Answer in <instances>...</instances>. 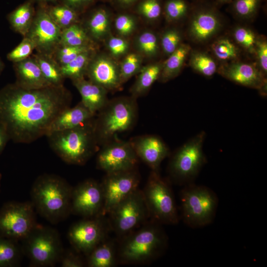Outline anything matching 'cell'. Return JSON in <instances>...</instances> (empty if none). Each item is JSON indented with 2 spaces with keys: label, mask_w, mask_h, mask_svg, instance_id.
Listing matches in <instances>:
<instances>
[{
  "label": "cell",
  "mask_w": 267,
  "mask_h": 267,
  "mask_svg": "<svg viewBox=\"0 0 267 267\" xmlns=\"http://www.w3.org/2000/svg\"><path fill=\"white\" fill-rule=\"evenodd\" d=\"M71 100L63 86L28 89L16 83L7 85L0 90V125L13 142L31 143L47 135Z\"/></svg>",
  "instance_id": "obj_1"
},
{
  "label": "cell",
  "mask_w": 267,
  "mask_h": 267,
  "mask_svg": "<svg viewBox=\"0 0 267 267\" xmlns=\"http://www.w3.org/2000/svg\"><path fill=\"white\" fill-rule=\"evenodd\" d=\"M161 225L149 220L118 240V264H146L160 257L168 245V237Z\"/></svg>",
  "instance_id": "obj_2"
},
{
  "label": "cell",
  "mask_w": 267,
  "mask_h": 267,
  "mask_svg": "<svg viewBox=\"0 0 267 267\" xmlns=\"http://www.w3.org/2000/svg\"><path fill=\"white\" fill-rule=\"evenodd\" d=\"M72 189L59 176L41 175L32 185L31 202L39 215L49 222L57 223L71 214Z\"/></svg>",
  "instance_id": "obj_3"
},
{
  "label": "cell",
  "mask_w": 267,
  "mask_h": 267,
  "mask_svg": "<svg viewBox=\"0 0 267 267\" xmlns=\"http://www.w3.org/2000/svg\"><path fill=\"white\" fill-rule=\"evenodd\" d=\"M94 119L77 127L53 132L46 136L51 149L65 162L83 165L98 151Z\"/></svg>",
  "instance_id": "obj_4"
},
{
  "label": "cell",
  "mask_w": 267,
  "mask_h": 267,
  "mask_svg": "<svg viewBox=\"0 0 267 267\" xmlns=\"http://www.w3.org/2000/svg\"><path fill=\"white\" fill-rule=\"evenodd\" d=\"M135 98L122 97L108 100L94 119V130L99 145L117 138L119 134L131 130L138 115Z\"/></svg>",
  "instance_id": "obj_5"
},
{
  "label": "cell",
  "mask_w": 267,
  "mask_h": 267,
  "mask_svg": "<svg viewBox=\"0 0 267 267\" xmlns=\"http://www.w3.org/2000/svg\"><path fill=\"white\" fill-rule=\"evenodd\" d=\"M181 217L192 228L210 224L214 220L218 198L210 188L193 183L184 185L180 193Z\"/></svg>",
  "instance_id": "obj_6"
},
{
  "label": "cell",
  "mask_w": 267,
  "mask_h": 267,
  "mask_svg": "<svg viewBox=\"0 0 267 267\" xmlns=\"http://www.w3.org/2000/svg\"><path fill=\"white\" fill-rule=\"evenodd\" d=\"M150 220L161 224H177L179 216L175 197L169 182L159 173L151 171L142 190Z\"/></svg>",
  "instance_id": "obj_7"
},
{
  "label": "cell",
  "mask_w": 267,
  "mask_h": 267,
  "mask_svg": "<svg viewBox=\"0 0 267 267\" xmlns=\"http://www.w3.org/2000/svg\"><path fill=\"white\" fill-rule=\"evenodd\" d=\"M206 134L204 132L180 146L172 156L168 172L174 183L186 185L193 183L206 162L203 145Z\"/></svg>",
  "instance_id": "obj_8"
},
{
  "label": "cell",
  "mask_w": 267,
  "mask_h": 267,
  "mask_svg": "<svg viewBox=\"0 0 267 267\" xmlns=\"http://www.w3.org/2000/svg\"><path fill=\"white\" fill-rule=\"evenodd\" d=\"M22 241L23 253L33 267L54 266L64 251L58 231L50 227L38 224Z\"/></svg>",
  "instance_id": "obj_9"
},
{
  "label": "cell",
  "mask_w": 267,
  "mask_h": 267,
  "mask_svg": "<svg viewBox=\"0 0 267 267\" xmlns=\"http://www.w3.org/2000/svg\"><path fill=\"white\" fill-rule=\"evenodd\" d=\"M111 230L118 240L137 229L150 220L142 190L138 188L108 214Z\"/></svg>",
  "instance_id": "obj_10"
},
{
  "label": "cell",
  "mask_w": 267,
  "mask_h": 267,
  "mask_svg": "<svg viewBox=\"0 0 267 267\" xmlns=\"http://www.w3.org/2000/svg\"><path fill=\"white\" fill-rule=\"evenodd\" d=\"M37 224L31 202H8L0 210V237L22 241Z\"/></svg>",
  "instance_id": "obj_11"
},
{
  "label": "cell",
  "mask_w": 267,
  "mask_h": 267,
  "mask_svg": "<svg viewBox=\"0 0 267 267\" xmlns=\"http://www.w3.org/2000/svg\"><path fill=\"white\" fill-rule=\"evenodd\" d=\"M110 230L108 219L106 216H98L75 223L69 230L68 237L75 251L87 256L108 237Z\"/></svg>",
  "instance_id": "obj_12"
},
{
  "label": "cell",
  "mask_w": 267,
  "mask_h": 267,
  "mask_svg": "<svg viewBox=\"0 0 267 267\" xmlns=\"http://www.w3.org/2000/svg\"><path fill=\"white\" fill-rule=\"evenodd\" d=\"M140 176L137 168L106 173L101 182L104 195L101 216H106L122 201L137 189Z\"/></svg>",
  "instance_id": "obj_13"
},
{
  "label": "cell",
  "mask_w": 267,
  "mask_h": 267,
  "mask_svg": "<svg viewBox=\"0 0 267 267\" xmlns=\"http://www.w3.org/2000/svg\"><path fill=\"white\" fill-rule=\"evenodd\" d=\"M102 146L96 157L97 169L109 173L137 168L139 159L130 141L117 138Z\"/></svg>",
  "instance_id": "obj_14"
},
{
  "label": "cell",
  "mask_w": 267,
  "mask_h": 267,
  "mask_svg": "<svg viewBox=\"0 0 267 267\" xmlns=\"http://www.w3.org/2000/svg\"><path fill=\"white\" fill-rule=\"evenodd\" d=\"M62 30L53 20L47 10L39 9L25 37L34 43L38 53L52 56L60 46Z\"/></svg>",
  "instance_id": "obj_15"
},
{
  "label": "cell",
  "mask_w": 267,
  "mask_h": 267,
  "mask_svg": "<svg viewBox=\"0 0 267 267\" xmlns=\"http://www.w3.org/2000/svg\"><path fill=\"white\" fill-rule=\"evenodd\" d=\"M104 195L101 182L89 179L73 187L71 214L84 218L101 216Z\"/></svg>",
  "instance_id": "obj_16"
},
{
  "label": "cell",
  "mask_w": 267,
  "mask_h": 267,
  "mask_svg": "<svg viewBox=\"0 0 267 267\" xmlns=\"http://www.w3.org/2000/svg\"><path fill=\"white\" fill-rule=\"evenodd\" d=\"M139 159L144 162L151 171L159 173L163 160L169 155V149L159 137L143 135L129 141Z\"/></svg>",
  "instance_id": "obj_17"
},
{
  "label": "cell",
  "mask_w": 267,
  "mask_h": 267,
  "mask_svg": "<svg viewBox=\"0 0 267 267\" xmlns=\"http://www.w3.org/2000/svg\"><path fill=\"white\" fill-rule=\"evenodd\" d=\"M90 81L108 90H117L123 84L119 66L110 58L104 55L93 56L86 73Z\"/></svg>",
  "instance_id": "obj_18"
},
{
  "label": "cell",
  "mask_w": 267,
  "mask_h": 267,
  "mask_svg": "<svg viewBox=\"0 0 267 267\" xmlns=\"http://www.w3.org/2000/svg\"><path fill=\"white\" fill-rule=\"evenodd\" d=\"M224 78L241 85L262 90L265 88V75L255 65L245 63L226 64L219 70Z\"/></svg>",
  "instance_id": "obj_19"
},
{
  "label": "cell",
  "mask_w": 267,
  "mask_h": 267,
  "mask_svg": "<svg viewBox=\"0 0 267 267\" xmlns=\"http://www.w3.org/2000/svg\"><path fill=\"white\" fill-rule=\"evenodd\" d=\"M193 12L190 32L196 41H204L213 36L220 27V20L216 9L200 4Z\"/></svg>",
  "instance_id": "obj_20"
},
{
  "label": "cell",
  "mask_w": 267,
  "mask_h": 267,
  "mask_svg": "<svg viewBox=\"0 0 267 267\" xmlns=\"http://www.w3.org/2000/svg\"><path fill=\"white\" fill-rule=\"evenodd\" d=\"M13 63L16 77L15 83L20 87L34 89L52 86L44 78L34 56Z\"/></svg>",
  "instance_id": "obj_21"
},
{
  "label": "cell",
  "mask_w": 267,
  "mask_h": 267,
  "mask_svg": "<svg viewBox=\"0 0 267 267\" xmlns=\"http://www.w3.org/2000/svg\"><path fill=\"white\" fill-rule=\"evenodd\" d=\"M72 81L81 96V102L93 114L95 115L108 102V91L104 88L85 78Z\"/></svg>",
  "instance_id": "obj_22"
},
{
  "label": "cell",
  "mask_w": 267,
  "mask_h": 267,
  "mask_svg": "<svg viewBox=\"0 0 267 267\" xmlns=\"http://www.w3.org/2000/svg\"><path fill=\"white\" fill-rule=\"evenodd\" d=\"M95 115L81 101L75 106L69 107L60 113L51 123L46 135L87 123L92 120Z\"/></svg>",
  "instance_id": "obj_23"
},
{
  "label": "cell",
  "mask_w": 267,
  "mask_h": 267,
  "mask_svg": "<svg viewBox=\"0 0 267 267\" xmlns=\"http://www.w3.org/2000/svg\"><path fill=\"white\" fill-rule=\"evenodd\" d=\"M116 242L108 237L100 243L87 256V265L89 267H113L118 265Z\"/></svg>",
  "instance_id": "obj_24"
},
{
  "label": "cell",
  "mask_w": 267,
  "mask_h": 267,
  "mask_svg": "<svg viewBox=\"0 0 267 267\" xmlns=\"http://www.w3.org/2000/svg\"><path fill=\"white\" fill-rule=\"evenodd\" d=\"M35 14L33 1L29 0L11 12L7 19L12 29L25 37L31 27Z\"/></svg>",
  "instance_id": "obj_25"
},
{
  "label": "cell",
  "mask_w": 267,
  "mask_h": 267,
  "mask_svg": "<svg viewBox=\"0 0 267 267\" xmlns=\"http://www.w3.org/2000/svg\"><path fill=\"white\" fill-rule=\"evenodd\" d=\"M188 45L180 44L170 55L169 57L162 65L159 79L166 82L176 77L180 72L184 61L190 51Z\"/></svg>",
  "instance_id": "obj_26"
},
{
  "label": "cell",
  "mask_w": 267,
  "mask_h": 267,
  "mask_svg": "<svg viewBox=\"0 0 267 267\" xmlns=\"http://www.w3.org/2000/svg\"><path fill=\"white\" fill-rule=\"evenodd\" d=\"M162 65L154 63L140 70L138 76L131 89L132 96L135 98L145 94L159 79Z\"/></svg>",
  "instance_id": "obj_27"
},
{
  "label": "cell",
  "mask_w": 267,
  "mask_h": 267,
  "mask_svg": "<svg viewBox=\"0 0 267 267\" xmlns=\"http://www.w3.org/2000/svg\"><path fill=\"white\" fill-rule=\"evenodd\" d=\"M93 49H90L79 55L67 64L60 66L61 73L64 78L72 81L84 78L89 64L93 58Z\"/></svg>",
  "instance_id": "obj_28"
},
{
  "label": "cell",
  "mask_w": 267,
  "mask_h": 267,
  "mask_svg": "<svg viewBox=\"0 0 267 267\" xmlns=\"http://www.w3.org/2000/svg\"><path fill=\"white\" fill-rule=\"evenodd\" d=\"M44 78L51 86H63V77L60 68L52 56L41 54L34 55Z\"/></svg>",
  "instance_id": "obj_29"
},
{
  "label": "cell",
  "mask_w": 267,
  "mask_h": 267,
  "mask_svg": "<svg viewBox=\"0 0 267 267\" xmlns=\"http://www.w3.org/2000/svg\"><path fill=\"white\" fill-rule=\"evenodd\" d=\"M22 253L18 241L0 237V267L18 266Z\"/></svg>",
  "instance_id": "obj_30"
},
{
  "label": "cell",
  "mask_w": 267,
  "mask_h": 267,
  "mask_svg": "<svg viewBox=\"0 0 267 267\" xmlns=\"http://www.w3.org/2000/svg\"><path fill=\"white\" fill-rule=\"evenodd\" d=\"M89 38L86 30L75 23L61 31L60 46H85L89 44Z\"/></svg>",
  "instance_id": "obj_31"
},
{
  "label": "cell",
  "mask_w": 267,
  "mask_h": 267,
  "mask_svg": "<svg viewBox=\"0 0 267 267\" xmlns=\"http://www.w3.org/2000/svg\"><path fill=\"white\" fill-rule=\"evenodd\" d=\"M88 29L91 36L99 40L107 34L109 28V17L107 11L103 8L96 10L88 21Z\"/></svg>",
  "instance_id": "obj_32"
},
{
  "label": "cell",
  "mask_w": 267,
  "mask_h": 267,
  "mask_svg": "<svg viewBox=\"0 0 267 267\" xmlns=\"http://www.w3.org/2000/svg\"><path fill=\"white\" fill-rule=\"evenodd\" d=\"M47 11L53 20L62 30L76 23V11L65 4L53 6Z\"/></svg>",
  "instance_id": "obj_33"
},
{
  "label": "cell",
  "mask_w": 267,
  "mask_h": 267,
  "mask_svg": "<svg viewBox=\"0 0 267 267\" xmlns=\"http://www.w3.org/2000/svg\"><path fill=\"white\" fill-rule=\"evenodd\" d=\"M190 65L197 72L207 77L213 76L217 70L215 61L202 53L197 52L192 54Z\"/></svg>",
  "instance_id": "obj_34"
},
{
  "label": "cell",
  "mask_w": 267,
  "mask_h": 267,
  "mask_svg": "<svg viewBox=\"0 0 267 267\" xmlns=\"http://www.w3.org/2000/svg\"><path fill=\"white\" fill-rule=\"evenodd\" d=\"M91 48L90 45L59 46L53 53L54 59L61 66L67 64L80 54Z\"/></svg>",
  "instance_id": "obj_35"
},
{
  "label": "cell",
  "mask_w": 267,
  "mask_h": 267,
  "mask_svg": "<svg viewBox=\"0 0 267 267\" xmlns=\"http://www.w3.org/2000/svg\"><path fill=\"white\" fill-rule=\"evenodd\" d=\"M140 57L135 53L127 55L119 66L120 74L122 83L139 72L141 69Z\"/></svg>",
  "instance_id": "obj_36"
},
{
  "label": "cell",
  "mask_w": 267,
  "mask_h": 267,
  "mask_svg": "<svg viewBox=\"0 0 267 267\" xmlns=\"http://www.w3.org/2000/svg\"><path fill=\"white\" fill-rule=\"evenodd\" d=\"M212 49L215 56L221 60L235 59L238 54V48L227 39H222L216 41L212 44Z\"/></svg>",
  "instance_id": "obj_37"
},
{
  "label": "cell",
  "mask_w": 267,
  "mask_h": 267,
  "mask_svg": "<svg viewBox=\"0 0 267 267\" xmlns=\"http://www.w3.org/2000/svg\"><path fill=\"white\" fill-rule=\"evenodd\" d=\"M262 0H233L231 2L233 12L242 18L253 16L258 10Z\"/></svg>",
  "instance_id": "obj_38"
},
{
  "label": "cell",
  "mask_w": 267,
  "mask_h": 267,
  "mask_svg": "<svg viewBox=\"0 0 267 267\" xmlns=\"http://www.w3.org/2000/svg\"><path fill=\"white\" fill-rule=\"evenodd\" d=\"M35 48L34 42L25 37L21 42L7 54V58L13 63L22 61L29 57Z\"/></svg>",
  "instance_id": "obj_39"
},
{
  "label": "cell",
  "mask_w": 267,
  "mask_h": 267,
  "mask_svg": "<svg viewBox=\"0 0 267 267\" xmlns=\"http://www.w3.org/2000/svg\"><path fill=\"white\" fill-rule=\"evenodd\" d=\"M189 10V5L185 0H168L164 6L167 18L176 20L185 16Z\"/></svg>",
  "instance_id": "obj_40"
},
{
  "label": "cell",
  "mask_w": 267,
  "mask_h": 267,
  "mask_svg": "<svg viewBox=\"0 0 267 267\" xmlns=\"http://www.w3.org/2000/svg\"><path fill=\"white\" fill-rule=\"evenodd\" d=\"M137 45L139 49L147 56L155 55L158 50L157 37L150 32H145L139 36Z\"/></svg>",
  "instance_id": "obj_41"
},
{
  "label": "cell",
  "mask_w": 267,
  "mask_h": 267,
  "mask_svg": "<svg viewBox=\"0 0 267 267\" xmlns=\"http://www.w3.org/2000/svg\"><path fill=\"white\" fill-rule=\"evenodd\" d=\"M234 37L238 44L249 51L255 50L257 40L251 30L244 27L237 28L234 32Z\"/></svg>",
  "instance_id": "obj_42"
},
{
  "label": "cell",
  "mask_w": 267,
  "mask_h": 267,
  "mask_svg": "<svg viewBox=\"0 0 267 267\" xmlns=\"http://www.w3.org/2000/svg\"><path fill=\"white\" fill-rule=\"evenodd\" d=\"M141 14L147 19L154 20L158 18L162 12L160 0H144L138 6Z\"/></svg>",
  "instance_id": "obj_43"
},
{
  "label": "cell",
  "mask_w": 267,
  "mask_h": 267,
  "mask_svg": "<svg viewBox=\"0 0 267 267\" xmlns=\"http://www.w3.org/2000/svg\"><path fill=\"white\" fill-rule=\"evenodd\" d=\"M180 36L176 30H169L163 35L161 40L162 48L167 54L170 55L179 46Z\"/></svg>",
  "instance_id": "obj_44"
},
{
  "label": "cell",
  "mask_w": 267,
  "mask_h": 267,
  "mask_svg": "<svg viewBox=\"0 0 267 267\" xmlns=\"http://www.w3.org/2000/svg\"><path fill=\"white\" fill-rule=\"evenodd\" d=\"M115 27L117 31L123 36L131 34L135 27V22L131 16L122 14L115 20Z\"/></svg>",
  "instance_id": "obj_45"
},
{
  "label": "cell",
  "mask_w": 267,
  "mask_h": 267,
  "mask_svg": "<svg viewBox=\"0 0 267 267\" xmlns=\"http://www.w3.org/2000/svg\"><path fill=\"white\" fill-rule=\"evenodd\" d=\"M59 262L62 267H83L85 265L80 253L70 250L63 251Z\"/></svg>",
  "instance_id": "obj_46"
},
{
  "label": "cell",
  "mask_w": 267,
  "mask_h": 267,
  "mask_svg": "<svg viewBox=\"0 0 267 267\" xmlns=\"http://www.w3.org/2000/svg\"><path fill=\"white\" fill-rule=\"evenodd\" d=\"M108 46L111 53L116 56L124 54L128 49V44L124 39L112 37L108 42Z\"/></svg>",
  "instance_id": "obj_47"
},
{
  "label": "cell",
  "mask_w": 267,
  "mask_h": 267,
  "mask_svg": "<svg viewBox=\"0 0 267 267\" xmlns=\"http://www.w3.org/2000/svg\"><path fill=\"white\" fill-rule=\"evenodd\" d=\"M257 49L261 71L265 75L267 72V43L265 40H260L256 42Z\"/></svg>",
  "instance_id": "obj_48"
},
{
  "label": "cell",
  "mask_w": 267,
  "mask_h": 267,
  "mask_svg": "<svg viewBox=\"0 0 267 267\" xmlns=\"http://www.w3.org/2000/svg\"><path fill=\"white\" fill-rule=\"evenodd\" d=\"M63 4H65L72 8L75 11L83 9L90 3L92 0H62Z\"/></svg>",
  "instance_id": "obj_49"
},
{
  "label": "cell",
  "mask_w": 267,
  "mask_h": 267,
  "mask_svg": "<svg viewBox=\"0 0 267 267\" xmlns=\"http://www.w3.org/2000/svg\"><path fill=\"white\" fill-rule=\"evenodd\" d=\"M9 140H10V138L6 130L0 125V154Z\"/></svg>",
  "instance_id": "obj_50"
},
{
  "label": "cell",
  "mask_w": 267,
  "mask_h": 267,
  "mask_svg": "<svg viewBox=\"0 0 267 267\" xmlns=\"http://www.w3.org/2000/svg\"><path fill=\"white\" fill-rule=\"evenodd\" d=\"M137 0H117L118 2L122 6H127L134 3Z\"/></svg>",
  "instance_id": "obj_51"
},
{
  "label": "cell",
  "mask_w": 267,
  "mask_h": 267,
  "mask_svg": "<svg viewBox=\"0 0 267 267\" xmlns=\"http://www.w3.org/2000/svg\"><path fill=\"white\" fill-rule=\"evenodd\" d=\"M233 0H216V4L217 5H221L222 4L231 2Z\"/></svg>",
  "instance_id": "obj_52"
},
{
  "label": "cell",
  "mask_w": 267,
  "mask_h": 267,
  "mask_svg": "<svg viewBox=\"0 0 267 267\" xmlns=\"http://www.w3.org/2000/svg\"><path fill=\"white\" fill-rule=\"evenodd\" d=\"M4 67V63L2 62V61L1 60V59L0 58V74L3 70Z\"/></svg>",
  "instance_id": "obj_53"
},
{
  "label": "cell",
  "mask_w": 267,
  "mask_h": 267,
  "mask_svg": "<svg viewBox=\"0 0 267 267\" xmlns=\"http://www.w3.org/2000/svg\"><path fill=\"white\" fill-rule=\"evenodd\" d=\"M39 1H41V2H55L56 1V0H37Z\"/></svg>",
  "instance_id": "obj_54"
},
{
  "label": "cell",
  "mask_w": 267,
  "mask_h": 267,
  "mask_svg": "<svg viewBox=\"0 0 267 267\" xmlns=\"http://www.w3.org/2000/svg\"><path fill=\"white\" fill-rule=\"evenodd\" d=\"M1 175L0 173V180H1Z\"/></svg>",
  "instance_id": "obj_55"
}]
</instances>
